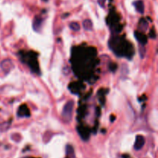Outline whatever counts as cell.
<instances>
[{
    "instance_id": "cell-1",
    "label": "cell",
    "mask_w": 158,
    "mask_h": 158,
    "mask_svg": "<svg viewBox=\"0 0 158 158\" xmlns=\"http://www.w3.org/2000/svg\"><path fill=\"white\" fill-rule=\"evenodd\" d=\"M74 103L73 101H69L66 105H64L62 111V116L63 119L66 122H69L72 120V115H73V109Z\"/></svg>"
},
{
    "instance_id": "cell-2",
    "label": "cell",
    "mask_w": 158,
    "mask_h": 158,
    "mask_svg": "<svg viewBox=\"0 0 158 158\" xmlns=\"http://www.w3.org/2000/svg\"><path fill=\"white\" fill-rule=\"evenodd\" d=\"M1 68L6 74H8L13 69L14 64L11 60H5L1 63Z\"/></svg>"
},
{
    "instance_id": "cell-3",
    "label": "cell",
    "mask_w": 158,
    "mask_h": 158,
    "mask_svg": "<svg viewBox=\"0 0 158 158\" xmlns=\"http://www.w3.org/2000/svg\"><path fill=\"white\" fill-rule=\"evenodd\" d=\"M145 144V138L144 136H141V135H138L136 137V140H135V143H134V149L136 150H141L142 147L144 146Z\"/></svg>"
},
{
    "instance_id": "cell-4",
    "label": "cell",
    "mask_w": 158,
    "mask_h": 158,
    "mask_svg": "<svg viewBox=\"0 0 158 158\" xmlns=\"http://www.w3.org/2000/svg\"><path fill=\"white\" fill-rule=\"evenodd\" d=\"M134 6H135L136 10L140 13H143L144 12V4L142 0H137L134 2Z\"/></svg>"
},
{
    "instance_id": "cell-5",
    "label": "cell",
    "mask_w": 158,
    "mask_h": 158,
    "mask_svg": "<svg viewBox=\"0 0 158 158\" xmlns=\"http://www.w3.org/2000/svg\"><path fill=\"white\" fill-rule=\"evenodd\" d=\"M66 158H76L73 147L71 145H67L66 147Z\"/></svg>"
},
{
    "instance_id": "cell-6",
    "label": "cell",
    "mask_w": 158,
    "mask_h": 158,
    "mask_svg": "<svg viewBox=\"0 0 158 158\" xmlns=\"http://www.w3.org/2000/svg\"><path fill=\"white\" fill-rule=\"evenodd\" d=\"M41 24H42L41 18H40V17L38 16L34 18L33 23H32V27H33L34 30L38 32L39 29H40V28H41Z\"/></svg>"
},
{
    "instance_id": "cell-7",
    "label": "cell",
    "mask_w": 158,
    "mask_h": 158,
    "mask_svg": "<svg viewBox=\"0 0 158 158\" xmlns=\"http://www.w3.org/2000/svg\"><path fill=\"white\" fill-rule=\"evenodd\" d=\"M83 26L86 31H90L93 29V23L89 20H85L83 23Z\"/></svg>"
},
{
    "instance_id": "cell-8",
    "label": "cell",
    "mask_w": 158,
    "mask_h": 158,
    "mask_svg": "<svg viewBox=\"0 0 158 158\" xmlns=\"http://www.w3.org/2000/svg\"><path fill=\"white\" fill-rule=\"evenodd\" d=\"M69 28L73 31H79L80 29L79 23H76V22H73V23H69Z\"/></svg>"
},
{
    "instance_id": "cell-9",
    "label": "cell",
    "mask_w": 158,
    "mask_h": 158,
    "mask_svg": "<svg viewBox=\"0 0 158 158\" xmlns=\"http://www.w3.org/2000/svg\"><path fill=\"white\" fill-rule=\"evenodd\" d=\"M98 1V4L100 5L101 7H104L105 6V2H106V0H97Z\"/></svg>"
}]
</instances>
